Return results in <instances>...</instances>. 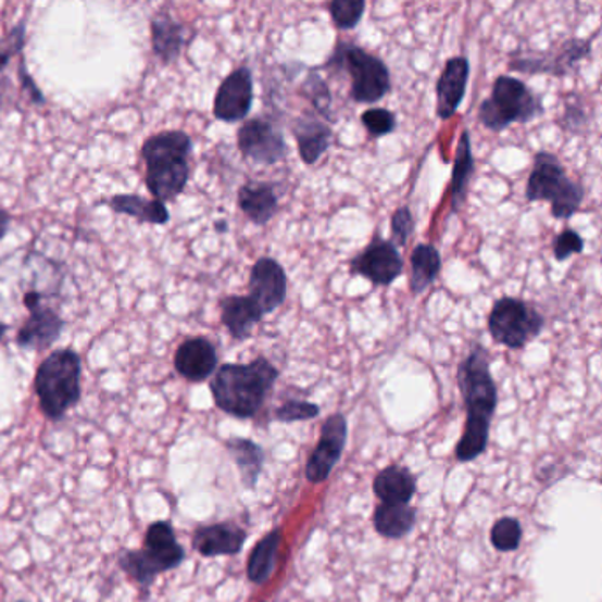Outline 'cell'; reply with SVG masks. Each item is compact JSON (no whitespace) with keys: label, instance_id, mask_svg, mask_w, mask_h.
<instances>
[{"label":"cell","instance_id":"1","mask_svg":"<svg viewBox=\"0 0 602 602\" xmlns=\"http://www.w3.org/2000/svg\"><path fill=\"white\" fill-rule=\"evenodd\" d=\"M457 386L466 409L465 435L456 446L457 462L468 463L486 451L499 392L490 369V353L476 343L457 367Z\"/></svg>","mask_w":602,"mask_h":602},{"label":"cell","instance_id":"2","mask_svg":"<svg viewBox=\"0 0 602 602\" xmlns=\"http://www.w3.org/2000/svg\"><path fill=\"white\" fill-rule=\"evenodd\" d=\"M278 378V367L264 355L251 363L223 364L211 381L212 398L225 414L237 419H251L264 406Z\"/></svg>","mask_w":602,"mask_h":602},{"label":"cell","instance_id":"3","mask_svg":"<svg viewBox=\"0 0 602 602\" xmlns=\"http://www.w3.org/2000/svg\"><path fill=\"white\" fill-rule=\"evenodd\" d=\"M193 141L188 133L161 131L141 146L146 161V184L158 202H172L186 189L189 180V155Z\"/></svg>","mask_w":602,"mask_h":602},{"label":"cell","instance_id":"4","mask_svg":"<svg viewBox=\"0 0 602 602\" xmlns=\"http://www.w3.org/2000/svg\"><path fill=\"white\" fill-rule=\"evenodd\" d=\"M186 561V550L180 547L170 522H154L146 532V547L140 550H124L118 555V567L138 589L147 593L155 578L174 570Z\"/></svg>","mask_w":602,"mask_h":602},{"label":"cell","instance_id":"5","mask_svg":"<svg viewBox=\"0 0 602 602\" xmlns=\"http://www.w3.org/2000/svg\"><path fill=\"white\" fill-rule=\"evenodd\" d=\"M80 378L81 359L75 350H55L39 364L34 389L48 419H64V415L80 401Z\"/></svg>","mask_w":602,"mask_h":602},{"label":"cell","instance_id":"6","mask_svg":"<svg viewBox=\"0 0 602 602\" xmlns=\"http://www.w3.org/2000/svg\"><path fill=\"white\" fill-rule=\"evenodd\" d=\"M525 198L528 202H550L551 216L555 220H570L584 203L585 188L584 184L570 179L559 155L539 151L534 155Z\"/></svg>","mask_w":602,"mask_h":602},{"label":"cell","instance_id":"7","mask_svg":"<svg viewBox=\"0 0 602 602\" xmlns=\"http://www.w3.org/2000/svg\"><path fill=\"white\" fill-rule=\"evenodd\" d=\"M544 113L542 99L516 76L500 75L491 96L479 106V123L493 133L504 131L511 124H528Z\"/></svg>","mask_w":602,"mask_h":602},{"label":"cell","instance_id":"8","mask_svg":"<svg viewBox=\"0 0 602 602\" xmlns=\"http://www.w3.org/2000/svg\"><path fill=\"white\" fill-rule=\"evenodd\" d=\"M325 66H335L349 73L352 80L350 98L355 103H378L391 92V71L386 62L353 42L339 41Z\"/></svg>","mask_w":602,"mask_h":602},{"label":"cell","instance_id":"9","mask_svg":"<svg viewBox=\"0 0 602 602\" xmlns=\"http://www.w3.org/2000/svg\"><path fill=\"white\" fill-rule=\"evenodd\" d=\"M547 327L541 311L516 297H502L488 315V330L494 343L509 350H522L539 338Z\"/></svg>","mask_w":602,"mask_h":602},{"label":"cell","instance_id":"10","mask_svg":"<svg viewBox=\"0 0 602 602\" xmlns=\"http://www.w3.org/2000/svg\"><path fill=\"white\" fill-rule=\"evenodd\" d=\"M237 147L246 160L265 166L278 165L288 152L281 127L265 117L250 118L239 127Z\"/></svg>","mask_w":602,"mask_h":602},{"label":"cell","instance_id":"11","mask_svg":"<svg viewBox=\"0 0 602 602\" xmlns=\"http://www.w3.org/2000/svg\"><path fill=\"white\" fill-rule=\"evenodd\" d=\"M405 268L401 253L391 240L384 239L380 231L373 236L372 242L350 260V273L353 276L372 281L375 287H391Z\"/></svg>","mask_w":602,"mask_h":602},{"label":"cell","instance_id":"12","mask_svg":"<svg viewBox=\"0 0 602 602\" xmlns=\"http://www.w3.org/2000/svg\"><path fill=\"white\" fill-rule=\"evenodd\" d=\"M592 50L590 39H567L561 47L550 52L516 55L509 62V70L519 71L525 75L565 76L578 67Z\"/></svg>","mask_w":602,"mask_h":602},{"label":"cell","instance_id":"13","mask_svg":"<svg viewBox=\"0 0 602 602\" xmlns=\"http://www.w3.org/2000/svg\"><path fill=\"white\" fill-rule=\"evenodd\" d=\"M253 71L248 66L237 67L217 87L214 98V117L222 123H239L253 109Z\"/></svg>","mask_w":602,"mask_h":602},{"label":"cell","instance_id":"14","mask_svg":"<svg viewBox=\"0 0 602 602\" xmlns=\"http://www.w3.org/2000/svg\"><path fill=\"white\" fill-rule=\"evenodd\" d=\"M288 278L278 260L262 256L250 273V297L265 315H271L287 301Z\"/></svg>","mask_w":602,"mask_h":602},{"label":"cell","instance_id":"15","mask_svg":"<svg viewBox=\"0 0 602 602\" xmlns=\"http://www.w3.org/2000/svg\"><path fill=\"white\" fill-rule=\"evenodd\" d=\"M347 437H349V426H347L344 415H330L322 426L321 440L308 462L306 477L310 482L318 485L330 476V472L343 454Z\"/></svg>","mask_w":602,"mask_h":602},{"label":"cell","instance_id":"16","mask_svg":"<svg viewBox=\"0 0 602 602\" xmlns=\"http://www.w3.org/2000/svg\"><path fill=\"white\" fill-rule=\"evenodd\" d=\"M175 372L193 384L211 378L217 369L216 347L205 336L184 339L174 358Z\"/></svg>","mask_w":602,"mask_h":602},{"label":"cell","instance_id":"17","mask_svg":"<svg viewBox=\"0 0 602 602\" xmlns=\"http://www.w3.org/2000/svg\"><path fill=\"white\" fill-rule=\"evenodd\" d=\"M471 78V62L463 55L452 57L446 62L442 75L438 78L435 95H437V115L440 121H449L460 109L466 95V85Z\"/></svg>","mask_w":602,"mask_h":602},{"label":"cell","instance_id":"18","mask_svg":"<svg viewBox=\"0 0 602 602\" xmlns=\"http://www.w3.org/2000/svg\"><path fill=\"white\" fill-rule=\"evenodd\" d=\"M62 329H64V321L61 315L52 308L42 304L36 310L28 311V318L16 335V344L20 349L42 352L55 343L62 335Z\"/></svg>","mask_w":602,"mask_h":602},{"label":"cell","instance_id":"19","mask_svg":"<svg viewBox=\"0 0 602 602\" xmlns=\"http://www.w3.org/2000/svg\"><path fill=\"white\" fill-rule=\"evenodd\" d=\"M248 534L234 523L223 522L198 527L193 534V548L200 555L234 556L244 548Z\"/></svg>","mask_w":602,"mask_h":602},{"label":"cell","instance_id":"20","mask_svg":"<svg viewBox=\"0 0 602 602\" xmlns=\"http://www.w3.org/2000/svg\"><path fill=\"white\" fill-rule=\"evenodd\" d=\"M293 137L297 140V149L301 155L304 165H315L325 152L333 146L335 133L329 124H325L321 118L302 115L292 123Z\"/></svg>","mask_w":602,"mask_h":602},{"label":"cell","instance_id":"21","mask_svg":"<svg viewBox=\"0 0 602 602\" xmlns=\"http://www.w3.org/2000/svg\"><path fill=\"white\" fill-rule=\"evenodd\" d=\"M222 322L237 341L250 339L254 327L264 321V313L250 296H226L220 301Z\"/></svg>","mask_w":602,"mask_h":602},{"label":"cell","instance_id":"22","mask_svg":"<svg viewBox=\"0 0 602 602\" xmlns=\"http://www.w3.org/2000/svg\"><path fill=\"white\" fill-rule=\"evenodd\" d=\"M237 203L253 225L265 226L279 211L276 184L250 180L244 186H240Z\"/></svg>","mask_w":602,"mask_h":602},{"label":"cell","instance_id":"23","mask_svg":"<svg viewBox=\"0 0 602 602\" xmlns=\"http://www.w3.org/2000/svg\"><path fill=\"white\" fill-rule=\"evenodd\" d=\"M476 174V160L472 152L471 131H463L462 138L457 141L456 154H454V166H452L451 177V211L457 214L465 205L468 197L471 180Z\"/></svg>","mask_w":602,"mask_h":602},{"label":"cell","instance_id":"24","mask_svg":"<svg viewBox=\"0 0 602 602\" xmlns=\"http://www.w3.org/2000/svg\"><path fill=\"white\" fill-rule=\"evenodd\" d=\"M373 490L384 504L409 505L415 494V477L409 468L387 466L373 480Z\"/></svg>","mask_w":602,"mask_h":602},{"label":"cell","instance_id":"25","mask_svg":"<svg viewBox=\"0 0 602 602\" xmlns=\"http://www.w3.org/2000/svg\"><path fill=\"white\" fill-rule=\"evenodd\" d=\"M152 52L163 64L177 61L184 47V27L168 13H155L151 20Z\"/></svg>","mask_w":602,"mask_h":602},{"label":"cell","instance_id":"26","mask_svg":"<svg viewBox=\"0 0 602 602\" xmlns=\"http://www.w3.org/2000/svg\"><path fill=\"white\" fill-rule=\"evenodd\" d=\"M442 268V256L434 244H417L410 254V292L421 296L435 281Z\"/></svg>","mask_w":602,"mask_h":602},{"label":"cell","instance_id":"27","mask_svg":"<svg viewBox=\"0 0 602 602\" xmlns=\"http://www.w3.org/2000/svg\"><path fill=\"white\" fill-rule=\"evenodd\" d=\"M110 209L117 214L135 217L140 223L151 225H166L170 222V212L165 203L158 200H147L140 195H115L110 198Z\"/></svg>","mask_w":602,"mask_h":602},{"label":"cell","instance_id":"28","mask_svg":"<svg viewBox=\"0 0 602 602\" xmlns=\"http://www.w3.org/2000/svg\"><path fill=\"white\" fill-rule=\"evenodd\" d=\"M281 539V530L274 528L273 532H268L264 539H260L259 544L253 548L250 561H248V567H246V573H248L251 584H267L268 578L273 576Z\"/></svg>","mask_w":602,"mask_h":602},{"label":"cell","instance_id":"29","mask_svg":"<svg viewBox=\"0 0 602 602\" xmlns=\"http://www.w3.org/2000/svg\"><path fill=\"white\" fill-rule=\"evenodd\" d=\"M417 522L415 509L410 505L381 504L373 514V527L387 539H401L412 532Z\"/></svg>","mask_w":602,"mask_h":602},{"label":"cell","instance_id":"30","mask_svg":"<svg viewBox=\"0 0 602 602\" xmlns=\"http://www.w3.org/2000/svg\"><path fill=\"white\" fill-rule=\"evenodd\" d=\"M226 449L230 452L237 468H239L240 479L246 488H254L262 466H264V451L256 443L246 438H231L226 442Z\"/></svg>","mask_w":602,"mask_h":602},{"label":"cell","instance_id":"31","mask_svg":"<svg viewBox=\"0 0 602 602\" xmlns=\"http://www.w3.org/2000/svg\"><path fill=\"white\" fill-rule=\"evenodd\" d=\"M364 11V0H333L329 4L330 20L339 30H352L358 27L363 20Z\"/></svg>","mask_w":602,"mask_h":602},{"label":"cell","instance_id":"32","mask_svg":"<svg viewBox=\"0 0 602 602\" xmlns=\"http://www.w3.org/2000/svg\"><path fill=\"white\" fill-rule=\"evenodd\" d=\"M491 542L499 551H516L522 542V525L516 518H502L494 523Z\"/></svg>","mask_w":602,"mask_h":602},{"label":"cell","instance_id":"33","mask_svg":"<svg viewBox=\"0 0 602 602\" xmlns=\"http://www.w3.org/2000/svg\"><path fill=\"white\" fill-rule=\"evenodd\" d=\"M304 92L310 98L311 104L315 106L316 112L321 113L322 117L330 121V103H333V96H330L329 85L325 84L316 71H311L308 75L306 81H304Z\"/></svg>","mask_w":602,"mask_h":602},{"label":"cell","instance_id":"34","mask_svg":"<svg viewBox=\"0 0 602 602\" xmlns=\"http://www.w3.org/2000/svg\"><path fill=\"white\" fill-rule=\"evenodd\" d=\"M361 123L366 127V131L372 135L373 138L387 137L391 133L396 131L398 127V118L396 113L387 109H367L361 115Z\"/></svg>","mask_w":602,"mask_h":602},{"label":"cell","instance_id":"35","mask_svg":"<svg viewBox=\"0 0 602 602\" xmlns=\"http://www.w3.org/2000/svg\"><path fill=\"white\" fill-rule=\"evenodd\" d=\"M321 406L310 401L288 400L274 412V419L279 423H297V421H311L318 417Z\"/></svg>","mask_w":602,"mask_h":602},{"label":"cell","instance_id":"36","mask_svg":"<svg viewBox=\"0 0 602 602\" xmlns=\"http://www.w3.org/2000/svg\"><path fill=\"white\" fill-rule=\"evenodd\" d=\"M415 231V217L409 208H400L391 217V242L396 248H405Z\"/></svg>","mask_w":602,"mask_h":602},{"label":"cell","instance_id":"37","mask_svg":"<svg viewBox=\"0 0 602 602\" xmlns=\"http://www.w3.org/2000/svg\"><path fill=\"white\" fill-rule=\"evenodd\" d=\"M584 237L579 236L578 231L570 230V228L561 231L553 240V254H555L556 262H565L573 254L584 253Z\"/></svg>","mask_w":602,"mask_h":602},{"label":"cell","instance_id":"38","mask_svg":"<svg viewBox=\"0 0 602 602\" xmlns=\"http://www.w3.org/2000/svg\"><path fill=\"white\" fill-rule=\"evenodd\" d=\"M24 25H20L18 28H14L13 33L8 36L5 42H2V48H0V70L5 67V64L10 62L11 57L14 53H18L24 47Z\"/></svg>","mask_w":602,"mask_h":602},{"label":"cell","instance_id":"39","mask_svg":"<svg viewBox=\"0 0 602 602\" xmlns=\"http://www.w3.org/2000/svg\"><path fill=\"white\" fill-rule=\"evenodd\" d=\"M565 129L570 131H579L581 127L587 126V113L581 106L576 103L567 104V109L564 112V118H562Z\"/></svg>","mask_w":602,"mask_h":602},{"label":"cell","instance_id":"40","mask_svg":"<svg viewBox=\"0 0 602 602\" xmlns=\"http://www.w3.org/2000/svg\"><path fill=\"white\" fill-rule=\"evenodd\" d=\"M11 214L4 209H0V240L4 239L5 234L10 230Z\"/></svg>","mask_w":602,"mask_h":602},{"label":"cell","instance_id":"41","mask_svg":"<svg viewBox=\"0 0 602 602\" xmlns=\"http://www.w3.org/2000/svg\"><path fill=\"white\" fill-rule=\"evenodd\" d=\"M5 333H8V325L0 322V339L4 338Z\"/></svg>","mask_w":602,"mask_h":602},{"label":"cell","instance_id":"42","mask_svg":"<svg viewBox=\"0 0 602 602\" xmlns=\"http://www.w3.org/2000/svg\"><path fill=\"white\" fill-rule=\"evenodd\" d=\"M216 230L217 231H226V223L225 222H217L216 223Z\"/></svg>","mask_w":602,"mask_h":602},{"label":"cell","instance_id":"43","mask_svg":"<svg viewBox=\"0 0 602 602\" xmlns=\"http://www.w3.org/2000/svg\"><path fill=\"white\" fill-rule=\"evenodd\" d=\"M18 602H25V601H18Z\"/></svg>","mask_w":602,"mask_h":602}]
</instances>
